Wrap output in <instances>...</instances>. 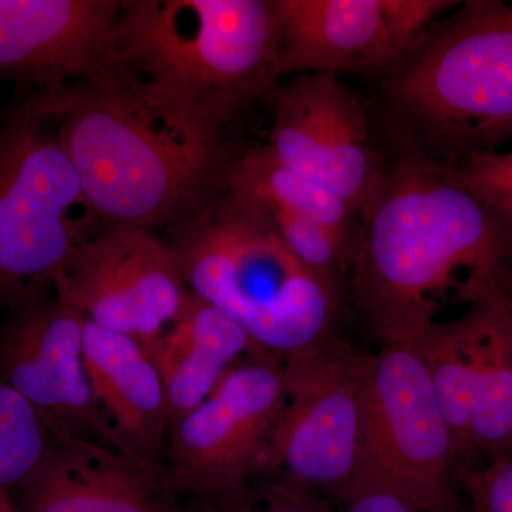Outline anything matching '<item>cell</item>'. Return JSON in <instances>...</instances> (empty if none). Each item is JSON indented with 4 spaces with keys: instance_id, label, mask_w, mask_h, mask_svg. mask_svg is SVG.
<instances>
[{
    "instance_id": "1",
    "label": "cell",
    "mask_w": 512,
    "mask_h": 512,
    "mask_svg": "<svg viewBox=\"0 0 512 512\" xmlns=\"http://www.w3.org/2000/svg\"><path fill=\"white\" fill-rule=\"evenodd\" d=\"M512 214L451 167L393 157L359 215L345 292L380 343L413 346L443 302L508 291Z\"/></svg>"
},
{
    "instance_id": "2",
    "label": "cell",
    "mask_w": 512,
    "mask_h": 512,
    "mask_svg": "<svg viewBox=\"0 0 512 512\" xmlns=\"http://www.w3.org/2000/svg\"><path fill=\"white\" fill-rule=\"evenodd\" d=\"M36 97L103 231L173 224L220 183V128L116 74Z\"/></svg>"
},
{
    "instance_id": "3",
    "label": "cell",
    "mask_w": 512,
    "mask_h": 512,
    "mask_svg": "<svg viewBox=\"0 0 512 512\" xmlns=\"http://www.w3.org/2000/svg\"><path fill=\"white\" fill-rule=\"evenodd\" d=\"M365 104L394 157L456 168L512 144V2L468 0L396 62Z\"/></svg>"
},
{
    "instance_id": "4",
    "label": "cell",
    "mask_w": 512,
    "mask_h": 512,
    "mask_svg": "<svg viewBox=\"0 0 512 512\" xmlns=\"http://www.w3.org/2000/svg\"><path fill=\"white\" fill-rule=\"evenodd\" d=\"M111 73L222 130L282 77L269 0H124Z\"/></svg>"
},
{
    "instance_id": "5",
    "label": "cell",
    "mask_w": 512,
    "mask_h": 512,
    "mask_svg": "<svg viewBox=\"0 0 512 512\" xmlns=\"http://www.w3.org/2000/svg\"><path fill=\"white\" fill-rule=\"evenodd\" d=\"M220 188L175 220L165 239L188 291L279 360L335 336L342 293L309 271L254 205Z\"/></svg>"
},
{
    "instance_id": "6",
    "label": "cell",
    "mask_w": 512,
    "mask_h": 512,
    "mask_svg": "<svg viewBox=\"0 0 512 512\" xmlns=\"http://www.w3.org/2000/svg\"><path fill=\"white\" fill-rule=\"evenodd\" d=\"M103 232L36 96L0 119V308L42 301L74 249Z\"/></svg>"
},
{
    "instance_id": "7",
    "label": "cell",
    "mask_w": 512,
    "mask_h": 512,
    "mask_svg": "<svg viewBox=\"0 0 512 512\" xmlns=\"http://www.w3.org/2000/svg\"><path fill=\"white\" fill-rule=\"evenodd\" d=\"M365 360L336 335L282 360L285 406L259 478L336 507L345 500L365 457Z\"/></svg>"
},
{
    "instance_id": "8",
    "label": "cell",
    "mask_w": 512,
    "mask_h": 512,
    "mask_svg": "<svg viewBox=\"0 0 512 512\" xmlns=\"http://www.w3.org/2000/svg\"><path fill=\"white\" fill-rule=\"evenodd\" d=\"M429 369L458 463L512 454V301L497 292L456 319L437 320L414 345Z\"/></svg>"
},
{
    "instance_id": "9",
    "label": "cell",
    "mask_w": 512,
    "mask_h": 512,
    "mask_svg": "<svg viewBox=\"0 0 512 512\" xmlns=\"http://www.w3.org/2000/svg\"><path fill=\"white\" fill-rule=\"evenodd\" d=\"M458 463L429 369L414 346L365 360V457L359 478L431 503L463 500ZM357 478V480H359Z\"/></svg>"
},
{
    "instance_id": "10",
    "label": "cell",
    "mask_w": 512,
    "mask_h": 512,
    "mask_svg": "<svg viewBox=\"0 0 512 512\" xmlns=\"http://www.w3.org/2000/svg\"><path fill=\"white\" fill-rule=\"evenodd\" d=\"M285 400L282 360L249 356L232 366L168 431L164 467L175 493L215 497L261 477Z\"/></svg>"
},
{
    "instance_id": "11",
    "label": "cell",
    "mask_w": 512,
    "mask_h": 512,
    "mask_svg": "<svg viewBox=\"0 0 512 512\" xmlns=\"http://www.w3.org/2000/svg\"><path fill=\"white\" fill-rule=\"evenodd\" d=\"M52 289L84 319L143 346L177 319L190 293L173 248L150 229L87 239L53 276Z\"/></svg>"
},
{
    "instance_id": "12",
    "label": "cell",
    "mask_w": 512,
    "mask_h": 512,
    "mask_svg": "<svg viewBox=\"0 0 512 512\" xmlns=\"http://www.w3.org/2000/svg\"><path fill=\"white\" fill-rule=\"evenodd\" d=\"M274 97L265 146L279 163L342 198L359 218L387 167L373 146L365 103L325 73L293 76Z\"/></svg>"
},
{
    "instance_id": "13",
    "label": "cell",
    "mask_w": 512,
    "mask_h": 512,
    "mask_svg": "<svg viewBox=\"0 0 512 512\" xmlns=\"http://www.w3.org/2000/svg\"><path fill=\"white\" fill-rule=\"evenodd\" d=\"M84 320L57 298L16 311L0 336V377L35 407L56 437L117 450L84 365Z\"/></svg>"
},
{
    "instance_id": "14",
    "label": "cell",
    "mask_w": 512,
    "mask_h": 512,
    "mask_svg": "<svg viewBox=\"0 0 512 512\" xmlns=\"http://www.w3.org/2000/svg\"><path fill=\"white\" fill-rule=\"evenodd\" d=\"M123 0H0V73L56 92L111 73Z\"/></svg>"
},
{
    "instance_id": "15",
    "label": "cell",
    "mask_w": 512,
    "mask_h": 512,
    "mask_svg": "<svg viewBox=\"0 0 512 512\" xmlns=\"http://www.w3.org/2000/svg\"><path fill=\"white\" fill-rule=\"evenodd\" d=\"M25 512H183L165 468L77 437H56L20 491Z\"/></svg>"
},
{
    "instance_id": "16",
    "label": "cell",
    "mask_w": 512,
    "mask_h": 512,
    "mask_svg": "<svg viewBox=\"0 0 512 512\" xmlns=\"http://www.w3.org/2000/svg\"><path fill=\"white\" fill-rule=\"evenodd\" d=\"M279 36L281 74L365 72L399 59L383 0H269Z\"/></svg>"
},
{
    "instance_id": "17",
    "label": "cell",
    "mask_w": 512,
    "mask_h": 512,
    "mask_svg": "<svg viewBox=\"0 0 512 512\" xmlns=\"http://www.w3.org/2000/svg\"><path fill=\"white\" fill-rule=\"evenodd\" d=\"M84 365L117 451L147 466L165 468L167 396L144 346L84 320Z\"/></svg>"
},
{
    "instance_id": "18",
    "label": "cell",
    "mask_w": 512,
    "mask_h": 512,
    "mask_svg": "<svg viewBox=\"0 0 512 512\" xmlns=\"http://www.w3.org/2000/svg\"><path fill=\"white\" fill-rule=\"evenodd\" d=\"M144 349L163 380L170 429L214 392L232 366L265 355L241 326L192 292L177 319Z\"/></svg>"
},
{
    "instance_id": "19",
    "label": "cell",
    "mask_w": 512,
    "mask_h": 512,
    "mask_svg": "<svg viewBox=\"0 0 512 512\" xmlns=\"http://www.w3.org/2000/svg\"><path fill=\"white\" fill-rule=\"evenodd\" d=\"M220 185L242 200L318 222L339 235L353 252L359 218L352 208L328 188L279 163L268 147L252 148L225 165Z\"/></svg>"
},
{
    "instance_id": "20",
    "label": "cell",
    "mask_w": 512,
    "mask_h": 512,
    "mask_svg": "<svg viewBox=\"0 0 512 512\" xmlns=\"http://www.w3.org/2000/svg\"><path fill=\"white\" fill-rule=\"evenodd\" d=\"M45 419L0 377V512H20L13 491H22L55 444Z\"/></svg>"
},
{
    "instance_id": "21",
    "label": "cell",
    "mask_w": 512,
    "mask_h": 512,
    "mask_svg": "<svg viewBox=\"0 0 512 512\" xmlns=\"http://www.w3.org/2000/svg\"><path fill=\"white\" fill-rule=\"evenodd\" d=\"M249 204L254 205L256 210L264 215L265 220L274 228L289 251L309 271L328 282L333 288L338 289L342 295L345 293L352 249L339 235L318 222L301 217V215L278 210V208L264 207V205L254 204V202H249Z\"/></svg>"
},
{
    "instance_id": "22",
    "label": "cell",
    "mask_w": 512,
    "mask_h": 512,
    "mask_svg": "<svg viewBox=\"0 0 512 512\" xmlns=\"http://www.w3.org/2000/svg\"><path fill=\"white\" fill-rule=\"evenodd\" d=\"M183 512H338V507L281 481L258 478L234 493L190 498Z\"/></svg>"
},
{
    "instance_id": "23",
    "label": "cell",
    "mask_w": 512,
    "mask_h": 512,
    "mask_svg": "<svg viewBox=\"0 0 512 512\" xmlns=\"http://www.w3.org/2000/svg\"><path fill=\"white\" fill-rule=\"evenodd\" d=\"M458 487L471 512H512V454L458 470Z\"/></svg>"
},
{
    "instance_id": "24",
    "label": "cell",
    "mask_w": 512,
    "mask_h": 512,
    "mask_svg": "<svg viewBox=\"0 0 512 512\" xmlns=\"http://www.w3.org/2000/svg\"><path fill=\"white\" fill-rule=\"evenodd\" d=\"M338 512H471L466 500L431 503L402 493L390 485L359 478Z\"/></svg>"
},
{
    "instance_id": "25",
    "label": "cell",
    "mask_w": 512,
    "mask_h": 512,
    "mask_svg": "<svg viewBox=\"0 0 512 512\" xmlns=\"http://www.w3.org/2000/svg\"><path fill=\"white\" fill-rule=\"evenodd\" d=\"M457 5L448 0H383L384 19L399 59L444 12Z\"/></svg>"
},
{
    "instance_id": "26",
    "label": "cell",
    "mask_w": 512,
    "mask_h": 512,
    "mask_svg": "<svg viewBox=\"0 0 512 512\" xmlns=\"http://www.w3.org/2000/svg\"><path fill=\"white\" fill-rule=\"evenodd\" d=\"M454 170L488 201L512 214V148L474 158Z\"/></svg>"
},
{
    "instance_id": "27",
    "label": "cell",
    "mask_w": 512,
    "mask_h": 512,
    "mask_svg": "<svg viewBox=\"0 0 512 512\" xmlns=\"http://www.w3.org/2000/svg\"><path fill=\"white\" fill-rule=\"evenodd\" d=\"M508 296H510L511 298V301H512V272H511V284H510V288H508Z\"/></svg>"
}]
</instances>
